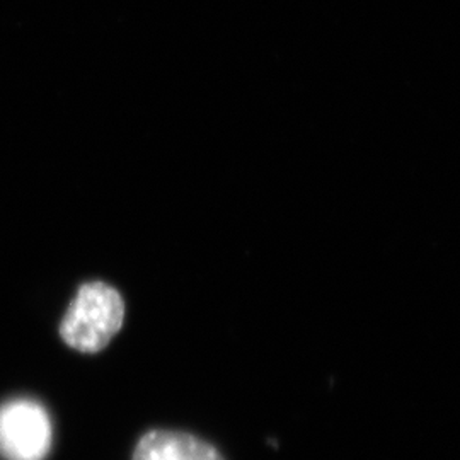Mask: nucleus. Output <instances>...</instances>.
Masks as SVG:
<instances>
[{
  "label": "nucleus",
  "mask_w": 460,
  "mask_h": 460,
  "mask_svg": "<svg viewBox=\"0 0 460 460\" xmlns=\"http://www.w3.org/2000/svg\"><path fill=\"white\" fill-rule=\"evenodd\" d=\"M132 460H226L214 445L191 433L150 429L135 447Z\"/></svg>",
  "instance_id": "7ed1b4c3"
},
{
  "label": "nucleus",
  "mask_w": 460,
  "mask_h": 460,
  "mask_svg": "<svg viewBox=\"0 0 460 460\" xmlns=\"http://www.w3.org/2000/svg\"><path fill=\"white\" fill-rule=\"evenodd\" d=\"M125 302L115 287L104 281L84 283L60 323L66 345L81 353H99L119 332Z\"/></svg>",
  "instance_id": "f257e3e1"
},
{
  "label": "nucleus",
  "mask_w": 460,
  "mask_h": 460,
  "mask_svg": "<svg viewBox=\"0 0 460 460\" xmlns=\"http://www.w3.org/2000/svg\"><path fill=\"white\" fill-rule=\"evenodd\" d=\"M51 447V421L33 399H13L0 406V457L43 460Z\"/></svg>",
  "instance_id": "f03ea898"
}]
</instances>
